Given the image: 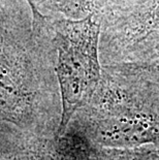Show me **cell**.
I'll return each instance as SVG.
<instances>
[{"instance_id": "obj_1", "label": "cell", "mask_w": 159, "mask_h": 160, "mask_svg": "<svg viewBox=\"0 0 159 160\" xmlns=\"http://www.w3.org/2000/svg\"><path fill=\"white\" fill-rule=\"evenodd\" d=\"M23 1L0 0V124L42 138L59 126L55 49L50 17Z\"/></svg>"}, {"instance_id": "obj_2", "label": "cell", "mask_w": 159, "mask_h": 160, "mask_svg": "<svg viewBox=\"0 0 159 160\" xmlns=\"http://www.w3.org/2000/svg\"><path fill=\"white\" fill-rule=\"evenodd\" d=\"M77 127L97 144L117 149L159 141V80L143 67L107 65Z\"/></svg>"}, {"instance_id": "obj_3", "label": "cell", "mask_w": 159, "mask_h": 160, "mask_svg": "<svg viewBox=\"0 0 159 160\" xmlns=\"http://www.w3.org/2000/svg\"><path fill=\"white\" fill-rule=\"evenodd\" d=\"M50 17L55 49L61 118L56 137L66 131L73 116L93 96L101 78V24L94 17L80 20Z\"/></svg>"}, {"instance_id": "obj_4", "label": "cell", "mask_w": 159, "mask_h": 160, "mask_svg": "<svg viewBox=\"0 0 159 160\" xmlns=\"http://www.w3.org/2000/svg\"><path fill=\"white\" fill-rule=\"evenodd\" d=\"M159 27V0H137L101 23V65L117 62L125 50Z\"/></svg>"}, {"instance_id": "obj_5", "label": "cell", "mask_w": 159, "mask_h": 160, "mask_svg": "<svg viewBox=\"0 0 159 160\" xmlns=\"http://www.w3.org/2000/svg\"><path fill=\"white\" fill-rule=\"evenodd\" d=\"M32 3L31 13L39 11L47 16L72 20L94 17L100 24L121 8L117 0H32Z\"/></svg>"}, {"instance_id": "obj_6", "label": "cell", "mask_w": 159, "mask_h": 160, "mask_svg": "<svg viewBox=\"0 0 159 160\" xmlns=\"http://www.w3.org/2000/svg\"><path fill=\"white\" fill-rule=\"evenodd\" d=\"M131 62L159 68V27L122 53L117 62Z\"/></svg>"}, {"instance_id": "obj_7", "label": "cell", "mask_w": 159, "mask_h": 160, "mask_svg": "<svg viewBox=\"0 0 159 160\" xmlns=\"http://www.w3.org/2000/svg\"><path fill=\"white\" fill-rule=\"evenodd\" d=\"M134 157L130 160H159V154L156 153H142V154H133Z\"/></svg>"}, {"instance_id": "obj_8", "label": "cell", "mask_w": 159, "mask_h": 160, "mask_svg": "<svg viewBox=\"0 0 159 160\" xmlns=\"http://www.w3.org/2000/svg\"><path fill=\"white\" fill-rule=\"evenodd\" d=\"M117 1L121 4V8H125V6H127V5L131 4V3L135 2L137 0H117ZM119 9H120V8H119Z\"/></svg>"}, {"instance_id": "obj_9", "label": "cell", "mask_w": 159, "mask_h": 160, "mask_svg": "<svg viewBox=\"0 0 159 160\" xmlns=\"http://www.w3.org/2000/svg\"><path fill=\"white\" fill-rule=\"evenodd\" d=\"M25 1L27 2V4L29 5V8H30V12L33 11L34 9V6H33V3H32V0H25Z\"/></svg>"}]
</instances>
